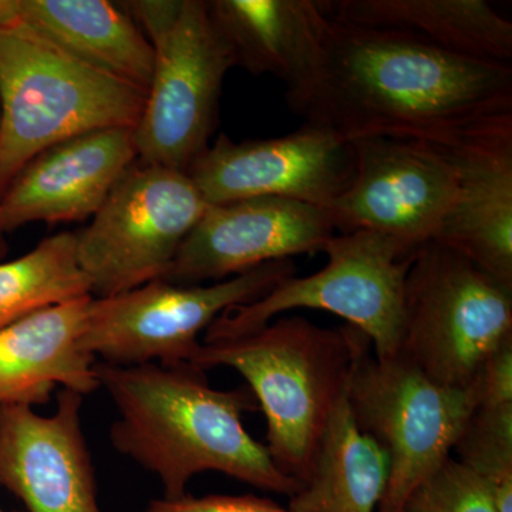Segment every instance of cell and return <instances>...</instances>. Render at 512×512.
<instances>
[{
  "label": "cell",
  "instance_id": "6da1fadb",
  "mask_svg": "<svg viewBox=\"0 0 512 512\" xmlns=\"http://www.w3.org/2000/svg\"><path fill=\"white\" fill-rule=\"evenodd\" d=\"M298 114L349 143L389 137L448 146L512 121V66L330 18L322 72Z\"/></svg>",
  "mask_w": 512,
  "mask_h": 512
},
{
  "label": "cell",
  "instance_id": "7a4b0ae2",
  "mask_svg": "<svg viewBox=\"0 0 512 512\" xmlns=\"http://www.w3.org/2000/svg\"><path fill=\"white\" fill-rule=\"evenodd\" d=\"M94 370L119 412L111 443L156 474L165 498L183 497L192 478L205 471L288 497L301 490L245 429L242 414L258 406L248 386L214 389L204 370L192 365L97 362Z\"/></svg>",
  "mask_w": 512,
  "mask_h": 512
},
{
  "label": "cell",
  "instance_id": "3957f363",
  "mask_svg": "<svg viewBox=\"0 0 512 512\" xmlns=\"http://www.w3.org/2000/svg\"><path fill=\"white\" fill-rule=\"evenodd\" d=\"M365 333L285 316L234 339L201 343L191 365L231 367L247 380L265 414L266 448L285 476L303 484L342 397Z\"/></svg>",
  "mask_w": 512,
  "mask_h": 512
},
{
  "label": "cell",
  "instance_id": "277c9868",
  "mask_svg": "<svg viewBox=\"0 0 512 512\" xmlns=\"http://www.w3.org/2000/svg\"><path fill=\"white\" fill-rule=\"evenodd\" d=\"M146 97L0 16V197L50 147L103 128H136Z\"/></svg>",
  "mask_w": 512,
  "mask_h": 512
},
{
  "label": "cell",
  "instance_id": "5b68a950",
  "mask_svg": "<svg viewBox=\"0 0 512 512\" xmlns=\"http://www.w3.org/2000/svg\"><path fill=\"white\" fill-rule=\"evenodd\" d=\"M154 49L153 79L134 128L141 163L187 173L210 147L222 84L237 66L202 0L121 3Z\"/></svg>",
  "mask_w": 512,
  "mask_h": 512
},
{
  "label": "cell",
  "instance_id": "8992f818",
  "mask_svg": "<svg viewBox=\"0 0 512 512\" xmlns=\"http://www.w3.org/2000/svg\"><path fill=\"white\" fill-rule=\"evenodd\" d=\"M417 249L373 231L335 234L328 262L303 278H286L258 301L232 306L205 330L204 343L264 328L282 313L319 309L340 316L370 339L377 359L400 352L406 279Z\"/></svg>",
  "mask_w": 512,
  "mask_h": 512
},
{
  "label": "cell",
  "instance_id": "52a82bcc",
  "mask_svg": "<svg viewBox=\"0 0 512 512\" xmlns=\"http://www.w3.org/2000/svg\"><path fill=\"white\" fill-rule=\"evenodd\" d=\"M512 338V286L441 242L417 248L406 279L399 355L434 383L468 389Z\"/></svg>",
  "mask_w": 512,
  "mask_h": 512
},
{
  "label": "cell",
  "instance_id": "ba28073f",
  "mask_svg": "<svg viewBox=\"0 0 512 512\" xmlns=\"http://www.w3.org/2000/svg\"><path fill=\"white\" fill-rule=\"evenodd\" d=\"M346 396L357 427L389 458L386 493L376 512H403L413 491L450 457L477 407L470 387L434 383L400 355L377 359L367 336Z\"/></svg>",
  "mask_w": 512,
  "mask_h": 512
},
{
  "label": "cell",
  "instance_id": "9c48e42d",
  "mask_svg": "<svg viewBox=\"0 0 512 512\" xmlns=\"http://www.w3.org/2000/svg\"><path fill=\"white\" fill-rule=\"evenodd\" d=\"M208 207L185 171L131 165L92 224L76 234L92 295L110 298L164 278Z\"/></svg>",
  "mask_w": 512,
  "mask_h": 512
},
{
  "label": "cell",
  "instance_id": "30bf717a",
  "mask_svg": "<svg viewBox=\"0 0 512 512\" xmlns=\"http://www.w3.org/2000/svg\"><path fill=\"white\" fill-rule=\"evenodd\" d=\"M293 259L269 262L211 285L181 286L164 279L110 296L92 299L83 346L104 363L140 366L158 362L191 365L198 340L212 322L237 305L265 296L295 276Z\"/></svg>",
  "mask_w": 512,
  "mask_h": 512
},
{
  "label": "cell",
  "instance_id": "8fae6325",
  "mask_svg": "<svg viewBox=\"0 0 512 512\" xmlns=\"http://www.w3.org/2000/svg\"><path fill=\"white\" fill-rule=\"evenodd\" d=\"M355 174L323 208L336 234L373 231L414 249L434 241L457 195L456 168L439 146L403 138L350 141Z\"/></svg>",
  "mask_w": 512,
  "mask_h": 512
},
{
  "label": "cell",
  "instance_id": "7c38bea8",
  "mask_svg": "<svg viewBox=\"0 0 512 512\" xmlns=\"http://www.w3.org/2000/svg\"><path fill=\"white\" fill-rule=\"evenodd\" d=\"M187 174L208 205L279 197L326 208L355 174L352 144L308 123L286 136L234 141L221 134Z\"/></svg>",
  "mask_w": 512,
  "mask_h": 512
},
{
  "label": "cell",
  "instance_id": "4fadbf2b",
  "mask_svg": "<svg viewBox=\"0 0 512 512\" xmlns=\"http://www.w3.org/2000/svg\"><path fill=\"white\" fill-rule=\"evenodd\" d=\"M336 234L323 208L279 197L210 205L178 249L164 281H225L302 254L322 252Z\"/></svg>",
  "mask_w": 512,
  "mask_h": 512
},
{
  "label": "cell",
  "instance_id": "5bb4252c",
  "mask_svg": "<svg viewBox=\"0 0 512 512\" xmlns=\"http://www.w3.org/2000/svg\"><path fill=\"white\" fill-rule=\"evenodd\" d=\"M82 403V394L62 389L52 416L0 404V485L28 512H101Z\"/></svg>",
  "mask_w": 512,
  "mask_h": 512
},
{
  "label": "cell",
  "instance_id": "9a60e30c",
  "mask_svg": "<svg viewBox=\"0 0 512 512\" xmlns=\"http://www.w3.org/2000/svg\"><path fill=\"white\" fill-rule=\"evenodd\" d=\"M137 158L134 128L92 131L43 151L0 197V235L94 217Z\"/></svg>",
  "mask_w": 512,
  "mask_h": 512
},
{
  "label": "cell",
  "instance_id": "2e32d148",
  "mask_svg": "<svg viewBox=\"0 0 512 512\" xmlns=\"http://www.w3.org/2000/svg\"><path fill=\"white\" fill-rule=\"evenodd\" d=\"M457 174V195L434 241L512 286V121L439 146Z\"/></svg>",
  "mask_w": 512,
  "mask_h": 512
},
{
  "label": "cell",
  "instance_id": "e0dca14e",
  "mask_svg": "<svg viewBox=\"0 0 512 512\" xmlns=\"http://www.w3.org/2000/svg\"><path fill=\"white\" fill-rule=\"evenodd\" d=\"M208 9L237 66L282 80L289 109L298 114L322 72L330 25L325 2L212 0Z\"/></svg>",
  "mask_w": 512,
  "mask_h": 512
},
{
  "label": "cell",
  "instance_id": "ac0fdd59",
  "mask_svg": "<svg viewBox=\"0 0 512 512\" xmlns=\"http://www.w3.org/2000/svg\"><path fill=\"white\" fill-rule=\"evenodd\" d=\"M93 296L50 306L0 329V404H45L57 386L99 389L96 357L83 346Z\"/></svg>",
  "mask_w": 512,
  "mask_h": 512
},
{
  "label": "cell",
  "instance_id": "d6986e66",
  "mask_svg": "<svg viewBox=\"0 0 512 512\" xmlns=\"http://www.w3.org/2000/svg\"><path fill=\"white\" fill-rule=\"evenodd\" d=\"M0 16L111 77L148 92L154 49L123 6L109 0H0Z\"/></svg>",
  "mask_w": 512,
  "mask_h": 512
},
{
  "label": "cell",
  "instance_id": "ffe728a7",
  "mask_svg": "<svg viewBox=\"0 0 512 512\" xmlns=\"http://www.w3.org/2000/svg\"><path fill=\"white\" fill-rule=\"evenodd\" d=\"M330 18L396 30L468 59L511 64L512 23L487 0H338Z\"/></svg>",
  "mask_w": 512,
  "mask_h": 512
},
{
  "label": "cell",
  "instance_id": "44dd1931",
  "mask_svg": "<svg viewBox=\"0 0 512 512\" xmlns=\"http://www.w3.org/2000/svg\"><path fill=\"white\" fill-rule=\"evenodd\" d=\"M387 480L386 451L357 427L345 394L330 416L309 476L292 495L288 510L376 512Z\"/></svg>",
  "mask_w": 512,
  "mask_h": 512
},
{
  "label": "cell",
  "instance_id": "7402d4cb",
  "mask_svg": "<svg viewBox=\"0 0 512 512\" xmlns=\"http://www.w3.org/2000/svg\"><path fill=\"white\" fill-rule=\"evenodd\" d=\"M89 295L92 282L77 258L76 234L53 235L29 254L0 264V329L42 309Z\"/></svg>",
  "mask_w": 512,
  "mask_h": 512
},
{
  "label": "cell",
  "instance_id": "603a6c76",
  "mask_svg": "<svg viewBox=\"0 0 512 512\" xmlns=\"http://www.w3.org/2000/svg\"><path fill=\"white\" fill-rule=\"evenodd\" d=\"M454 450L481 478L498 512H512V404L477 407Z\"/></svg>",
  "mask_w": 512,
  "mask_h": 512
},
{
  "label": "cell",
  "instance_id": "cb8c5ba5",
  "mask_svg": "<svg viewBox=\"0 0 512 512\" xmlns=\"http://www.w3.org/2000/svg\"><path fill=\"white\" fill-rule=\"evenodd\" d=\"M403 512H498L481 478L454 458L430 474L410 495Z\"/></svg>",
  "mask_w": 512,
  "mask_h": 512
},
{
  "label": "cell",
  "instance_id": "d4e9b609",
  "mask_svg": "<svg viewBox=\"0 0 512 512\" xmlns=\"http://www.w3.org/2000/svg\"><path fill=\"white\" fill-rule=\"evenodd\" d=\"M146 512H291L268 498L256 495H205L161 498L153 501Z\"/></svg>",
  "mask_w": 512,
  "mask_h": 512
},
{
  "label": "cell",
  "instance_id": "484cf974",
  "mask_svg": "<svg viewBox=\"0 0 512 512\" xmlns=\"http://www.w3.org/2000/svg\"><path fill=\"white\" fill-rule=\"evenodd\" d=\"M470 389L476 397L477 407L512 404V338L505 340L484 360Z\"/></svg>",
  "mask_w": 512,
  "mask_h": 512
},
{
  "label": "cell",
  "instance_id": "4316f807",
  "mask_svg": "<svg viewBox=\"0 0 512 512\" xmlns=\"http://www.w3.org/2000/svg\"><path fill=\"white\" fill-rule=\"evenodd\" d=\"M5 251H6L5 241H3V235H0V256L5 254Z\"/></svg>",
  "mask_w": 512,
  "mask_h": 512
},
{
  "label": "cell",
  "instance_id": "83f0119b",
  "mask_svg": "<svg viewBox=\"0 0 512 512\" xmlns=\"http://www.w3.org/2000/svg\"><path fill=\"white\" fill-rule=\"evenodd\" d=\"M0 512H5V511H3L2 508H0Z\"/></svg>",
  "mask_w": 512,
  "mask_h": 512
}]
</instances>
